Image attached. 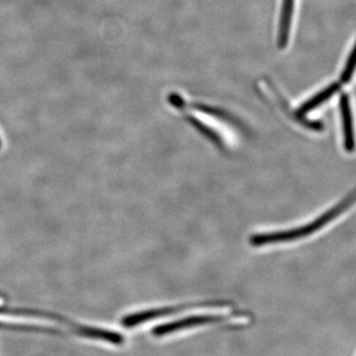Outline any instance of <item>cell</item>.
I'll return each instance as SVG.
<instances>
[{
	"label": "cell",
	"mask_w": 356,
	"mask_h": 356,
	"mask_svg": "<svg viewBox=\"0 0 356 356\" xmlns=\"http://www.w3.org/2000/svg\"><path fill=\"white\" fill-rule=\"evenodd\" d=\"M0 147H1V140H0Z\"/></svg>",
	"instance_id": "9"
},
{
	"label": "cell",
	"mask_w": 356,
	"mask_h": 356,
	"mask_svg": "<svg viewBox=\"0 0 356 356\" xmlns=\"http://www.w3.org/2000/svg\"><path fill=\"white\" fill-rule=\"evenodd\" d=\"M280 35H278V47L280 49L286 48L289 40L290 29L293 11H294V0H282L281 7Z\"/></svg>",
	"instance_id": "4"
},
{
	"label": "cell",
	"mask_w": 356,
	"mask_h": 356,
	"mask_svg": "<svg viewBox=\"0 0 356 356\" xmlns=\"http://www.w3.org/2000/svg\"><path fill=\"white\" fill-rule=\"evenodd\" d=\"M355 202V194L351 193L350 196L344 199L343 202L337 204L336 207L327 211L318 219L315 220L311 224L290 231L277 232V233L259 234L250 238V243L257 247L267 245V243L290 242V241L298 240L311 234L315 233L318 229L323 228L327 222H331L334 218L339 216L348 207Z\"/></svg>",
	"instance_id": "1"
},
{
	"label": "cell",
	"mask_w": 356,
	"mask_h": 356,
	"mask_svg": "<svg viewBox=\"0 0 356 356\" xmlns=\"http://www.w3.org/2000/svg\"><path fill=\"white\" fill-rule=\"evenodd\" d=\"M355 67V49L351 50L350 55L348 56V60H346V67H344L343 74L341 76V81L343 83H348L350 81L351 76H353V72Z\"/></svg>",
	"instance_id": "6"
},
{
	"label": "cell",
	"mask_w": 356,
	"mask_h": 356,
	"mask_svg": "<svg viewBox=\"0 0 356 356\" xmlns=\"http://www.w3.org/2000/svg\"><path fill=\"white\" fill-rule=\"evenodd\" d=\"M339 107L343 122L344 147L348 152L355 149V137H353V116H351L350 97L343 93L339 99Z\"/></svg>",
	"instance_id": "3"
},
{
	"label": "cell",
	"mask_w": 356,
	"mask_h": 356,
	"mask_svg": "<svg viewBox=\"0 0 356 356\" xmlns=\"http://www.w3.org/2000/svg\"><path fill=\"white\" fill-rule=\"evenodd\" d=\"M189 121H191V123L193 124L194 126H195V128H197L198 130L203 134V135L207 136V137L209 138L210 140H214V142L216 143L217 145L221 146V140H220V138L218 137L216 134L213 132V131L211 130V129L206 127V126H204L203 124L201 123V122L196 120V119L191 118L189 119Z\"/></svg>",
	"instance_id": "7"
},
{
	"label": "cell",
	"mask_w": 356,
	"mask_h": 356,
	"mask_svg": "<svg viewBox=\"0 0 356 356\" xmlns=\"http://www.w3.org/2000/svg\"><path fill=\"white\" fill-rule=\"evenodd\" d=\"M225 318L221 316H194V317L182 318L177 322L170 323L168 325H161L154 330V334L156 337L165 336L172 332L180 330L189 329V327H197L204 324H212V323L221 322Z\"/></svg>",
	"instance_id": "2"
},
{
	"label": "cell",
	"mask_w": 356,
	"mask_h": 356,
	"mask_svg": "<svg viewBox=\"0 0 356 356\" xmlns=\"http://www.w3.org/2000/svg\"><path fill=\"white\" fill-rule=\"evenodd\" d=\"M194 108L197 110H200V111L204 112V113H207L209 115H213V116H216L218 118L224 119V120L231 121V117L229 116L228 114L225 113V112H222L221 110H218L216 108H213V107L206 106V105L202 104H196L194 105Z\"/></svg>",
	"instance_id": "8"
},
{
	"label": "cell",
	"mask_w": 356,
	"mask_h": 356,
	"mask_svg": "<svg viewBox=\"0 0 356 356\" xmlns=\"http://www.w3.org/2000/svg\"><path fill=\"white\" fill-rule=\"evenodd\" d=\"M339 88H341V84L339 83L330 84L327 88L323 89L318 95L307 100L298 109V115H300V116H304V115L311 112L312 110L317 108L321 104L329 100L332 96L336 95L337 91L339 90Z\"/></svg>",
	"instance_id": "5"
}]
</instances>
